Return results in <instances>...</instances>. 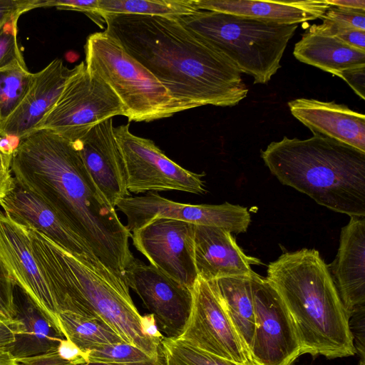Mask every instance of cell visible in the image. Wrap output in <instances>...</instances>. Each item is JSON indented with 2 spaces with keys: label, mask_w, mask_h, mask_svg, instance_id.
<instances>
[{
  "label": "cell",
  "mask_w": 365,
  "mask_h": 365,
  "mask_svg": "<svg viewBox=\"0 0 365 365\" xmlns=\"http://www.w3.org/2000/svg\"><path fill=\"white\" fill-rule=\"evenodd\" d=\"M195 225L153 218L133 231V245L150 264L192 289L197 278L194 261Z\"/></svg>",
  "instance_id": "13"
},
{
  "label": "cell",
  "mask_w": 365,
  "mask_h": 365,
  "mask_svg": "<svg viewBox=\"0 0 365 365\" xmlns=\"http://www.w3.org/2000/svg\"><path fill=\"white\" fill-rule=\"evenodd\" d=\"M60 58H55L44 68L34 73L25 96L9 117L0 124V137L23 139L34 133L58 101L69 78L78 70Z\"/></svg>",
  "instance_id": "16"
},
{
  "label": "cell",
  "mask_w": 365,
  "mask_h": 365,
  "mask_svg": "<svg viewBox=\"0 0 365 365\" xmlns=\"http://www.w3.org/2000/svg\"><path fill=\"white\" fill-rule=\"evenodd\" d=\"M162 349L180 365H255L252 362L239 364L194 347L179 339H163Z\"/></svg>",
  "instance_id": "29"
},
{
  "label": "cell",
  "mask_w": 365,
  "mask_h": 365,
  "mask_svg": "<svg viewBox=\"0 0 365 365\" xmlns=\"http://www.w3.org/2000/svg\"><path fill=\"white\" fill-rule=\"evenodd\" d=\"M39 0H0V31L24 13L39 8Z\"/></svg>",
  "instance_id": "36"
},
{
  "label": "cell",
  "mask_w": 365,
  "mask_h": 365,
  "mask_svg": "<svg viewBox=\"0 0 365 365\" xmlns=\"http://www.w3.org/2000/svg\"><path fill=\"white\" fill-rule=\"evenodd\" d=\"M341 27L365 31V11L330 6L320 18Z\"/></svg>",
  "instance_id": "34"
},
{
  "label": "cell",
  "mask_w": 365,
  "mask_h": 365,
  "mask_svg": "<svg viewBox=\"0 0 365 365\" xmlns=\"http://www.w3.org/2000/svg\"><path fill=\"white\" fill-rule=\"evenodd\" d=\"M84 51L87 71L114 91L129 120L148 122L181 112L166 88L106 32L88 36Z\"/></svg>",
  "instance_id": "7"
},
{
  "label": "cell",
  "mask_w": 365,
  "mask_h": 365,
  "mask_svg": "<svg viewBox=\"0 0 365 365\" xmlns=\"http://www.w3.org/2000/svg\"><path fill=\"white\" fill-rule=\"evenodd\" d=\"M11 162L0 150V178L8 184L12 185L14 178L11 175Z\"/></svg>",
  "instance_id": "43"
},
{
  "label": "cell",
  "mask_w": 365,
  "mask_h": 365,
  "mask_svg": "<svg viewBox=\"0 0 365 365\" xmlns=\"http://www.w3.org/2000/svg\"><path fill=\"white\" fill-rule=\"evenodd\" d=\"M15 282L0 255V317L12 319L16 316L14 301Z\"/></svg>",
  "instance_id": "35"
},
{
  "label": "cell",
  "mask_w": 365,
  "mask_h": 365,
  "mask_svg": "<svg viewBox=\"0 0 365 365\" xmlns=\"http://www.w3.org/2000/svg\"><path fill=\"white\" fill-rule=\"evenodd\" d=\"M87 356L88 363L138 364L163 359L155 360L140 349L126 342L99 345L87 351Z\"/></svg>",
  "instance_id": "30"
},
{
  "label": "cell",
  "mask_w": 365,
  "mask_h": 365,
  "mask_svg": "<svg viewBox=\"0 0 365 365\" xmlns=\"http://www.w3.org/2000/svg\"><path fill=\"white\" fill-rule=\"evenodd\" d=\"M178 19L222 52L254 83L264 84L280 61L298 24H277L225 13L199 10Z\"/></svg>",
  "instance_id": "6"
},
{
  "label": "cell",
  "mask_w": 365,
  "mask_h": 365,
  "mask_svg": "<svg viewBox=\"0 0 365 365\" xmlns=\"http://www.w3.org/2000/svg\"><path fill=\"white\" fill-rule=\"evenodd\" d=\"M81 365H165V358L155 361H149L138 364H113V363H99V362H89Z\"/></svg>",
  "instance_id": "45"
},
{
  "label": "cell",
  "mask_w": 365,
  "mask_h": 365,
  "mask_svg": "<svg viewBox=\"0 0 365 365\" xmlns=\"http://www.w3.org/2000/svg\"><path fill=\"white\" fill-rule=\"evenodd\" d=\"M99 14H123L180 17L199 11L194 0H98Z\"/></svg>",
  "instance_id": "27"
},
{
  "label": "cell",
  "mask_w": 365,
  "mask_h": 365,
  "mask_svg": "<svg viewBox=\"0 0 365 365\" xmlns=\"http://www.w3.org/2000/svg\"><path fill=\"white\" fill-rule=\"evenodd\" d=\"M261 158L283 185L317 204L365 217V153L322 135L269 143Z\"/></svg>",
  "instance_id": "5"
},
{
  "label": "cell",
  "mask_w": 365,
  "mask_h": 365,
  "mask_svg": "<svg viewBox=\"0 0 365 365\" xmlns=\"http://www.w3.org/2000/svg\"><path fill=\"white\" fill-rule=\"evenodd\" d=\"M58 321L64 337L85 352L101 344L125 342L110 325L97 318L60 312Z\"/></svg>",
  "instance_id": "26"
},
{
  "label": "cell",
  "mask_w": 365,
  "mask_h": 365,
  "mask_svg": "<svg viewBox=\"0 0 365 365\" xmlns=\"http://www.w3.org/2000/svg\"><path fill=\"white\" fill-rule=\"evenodd\" d=\"M294 56L299 61L333 75L346 69L365 66V51L338 38L307 31L295 44Z\"/></svg>",
  "instance_id": "24"
},
{
  "label": "cell",
  "mask_w": 365,
  "mask_h": 365,
  "mask_svg": "<svg viewBox=\"0 0 365 365\" xmlns=\"http://www.w3.org/2000/svg\"><path fill=\"white\" fill-rule=\"evenodd\" d=\"M115 207L126 217L125 226L130 232L153 218H168L193 225L217 227L236 234L245 232L251 221L247 209L238 205L181 203L154 192L122 198Z\"/></svg>",
  "instance_id": "12"
},
{
  "label": "cell",
  "mask_w": 365,
  "mask_h": 365,
  "mask_svg": "<svg viewBox=\"0 0 365 365\" xmlns=\"http://www.w3.org/2000/svg\"><path fill=\"white\" fill-rule=\"evenodd\" d=\"M17 21H10L0 31V70L25 63L17 40Z\"/></svg>",
  "instance_id": "31"
},
{
  "label": "cell",
  "mask_w": 365,
  "mask_h": 365,
  "mask_svg": "<svg viewBox=\"0 0 365 365\" xmlns=\"http://www.w3.org/2000/svg\"><path fill=\"white\" fill-rule=\"evenodd\" d=\"M26 63L0 70V124L19 105L34 78Z\"/></svg>",
  "instance_id": "28"
},
{
  "label": "cell",
  "mask_w": 365,
  "mask_h": 365,
  "mask_svg": "<svg viewBox=\"0 0 365 365\" xmlns=\"http://www.w3.org/2000/svg\"><path fill=\"white\" fill-rule=\"evenodd\" d=\"M0 365H22L6 346L0 347Z\"/></svg>",
  "instance_id": "44"
},
{
  "label": "cell",
  "mask_w": 365,
  "mask_h": 365,
  "mask_svg": "<svg viewBox=\"0 0 365 365\" xmlns=\"http://www.w3.org/2000/svg\"><path fill=\"white\" fill-rule=\"evenodd\" d=\"M364 310L365 308L360 309L349 317L352 318L349 321L354 322V326L349 327L356 354H359L360 359L359 365H364Z\"/></svg>",
  "instance_id": "37"
},
{
  "label": "cell",
  "mask_w": 365,
  "mask_h": 365,
  "mask_svg": "<svg viewBox=\"0 0 365 365\" xmlns=\"http://www.w3.org/2000/svg\"><path fill=\"white\" fill-rule=\"evenodd\" d=\"M267 274L292 319L302 354L331 359L356 354L349 317L317 250L284 252Z\"/></svg>",
  "instance_id": "4"
},
{
  "label": "cell",
  "mask_w": 365,
  "mask_h": 365,
  "mask_svg": "<svg viewBox=\"0 0 365 365\" xmlns=\"http://www.w3.org/2000/svg\"><path fill=\"white\" fill-rule=\"evenodd\" d=\"M11 171L125 282L124 272L135 258L131 232L94 182L74 143L47 130H36L19 140Z\"/></svg>",
  "instance_id": "1"
},
{
  "label": "cell",
  "mask_w": 365,
  "mask_h": 365,
  "mask_svg": "<svg viewBox=\"0 0 365 365\" xmlns=\"http://www.w3.org/2000/svg\"><path fill=\"white\" fill-rule=\"evenodd\" d=\"M353 89L362 99L365 96V66L346 69L335 73Z\"/></svg>",
  "instance_id": "39"
},
{
  "label": "cell",
  "mask_w": 365,
  "mask_h": 365,
  "mask_svg": "<svg viewBox=\"0 0 365 365\" xmlns=\"http://www.w3.org/2000/svg\"><path fill=\"white\" fill-rule=\"evenodd\" d=\"M199 10L244 16L277 24H298L320 19L329 8L325 0H194Z\"/></svg>",
  "instance_id": "22"
},
{
  "label": "cell",
  "mask_w": 365,
  "mask_h": 365,
  "mask_svg": "<svg viewBox=\"0 0 365 365\" xmlns=\"http://www.w3.org/2000/svg\"><path fill=\"white\" fill-rule=\"evenodd\" d=\"M20 322L16 319L0 317V347L7 346L15 340L19 332Z\"/></svg>",
  "instance_id": "40"
},
{
  "label": "cell",
  "mask_w": 365,
  "mask_h": 365,
  "mask_svg": "<svg viewBox=\"0 0 365 365\" xmlns=\"http://www.w3.org/2000/svg\"><path fill=\"white\" fill-rule=\"evenodd\" d=\"M104 31L166 88L181 111L234 106L247 95L239 69L178 17L101 14Z\"/></svg>",
  "instance_id": "2"
},
{
  "label": "cell",
  "mask_w": 365,
  "mask_h": 365,
  "mask_svg": "<svg viewBox=\"0 0 365 365\" xmlns=\"http://www.w3.org/2000/svg\"><path fill=\"white\" fill-rule=\"evenodd\" d=\"M194 261L197 275L210 281L227 277H249L251 266L262 264L247 255L227 230L205 225L194 227Z\"/></svg>",
  "instance_id": "19"
},
{
  "label": "cell",
  "mask_w": 365,
  "mask_h": 365,
  "mask_svg": "<svg viewBox=\"0 0 365 365\" xmlns=\"http://www.w3.org/2000/svg\"><path fill=\"white\" fill-rule=\"evenodd\" d=\"M250 279L255 317L251 359L255 365H292L302 353L289 312L266 278L255 272Z\"/></svg>",
  "instance_id": "10"
},
{
  "label": "cell",
  "mask_w": 365,
  "mask_h": 365,
  "mask_svg": "<svg viewBox=\"0 0 365 365\" xmlns=\"http://www.w3.org/2000/svg\"><path fill=\"white\" fill-rule=\"evenodd\" d=\"M328 268L349 317L365 308L364 217H350L341 229L336 257Z\"/></svg>",
  "instance_id": "20"
},
{
  "label": "cell",
  "mask_w": 365,
  "mask_h": 365,
  "mask_svg": "<svg viewBox=\"0 0 365 365\" xmlns=\"http://www.w3.org/2000/svg\"><path fill=\"white\" fill-rule=\"evenodd\" d=\"M141 325L144 334L158 346H162L165 336L160 333L154 315L148 314L142 316Z\"/></svg>",
  "instance_id": "41"
},
{
  "label": "cell",
  "mask_w": 365,
  "mask_h": 365,
  "mask_svg": "<svg viewBox=\"0 0 365 365\" xmlns=\"http://www.w3.org/2000/svg\"><path fill=\"white\" fill-rule=\"evenodd\" d=\"M39 7H56L61 10L82 12L101 29L104 28L105 21L99 14L98 0H39Z\"/></svg>",
  "instance_id": "33"
},
{
  "label": "cell",
  "mask_w": 365,
  "mask_h": 365,
  "mask_svg": "<svg viewBox=\"0 0 365 365\" xmlns=\"http://www.w3.org/2000/svg\"><path fill=\"white\" fill-rule=\"evenodd\" d=\"M56 350L67 365H81L88 362L87 352L66 338L60 341Z\"/></svg>",
  "instance_id": "38"
},
{
  "label": "cell",
  "mask_w": 365,
  "mask_h": 365,
  "mask_svg": "<svg viewBox=\"0 0 365 365\" xmlns=\"http://www.w3.org/2000/svg\"><path fill=\"white\" fill-rule=\"evenodd\" d=\"M326 2L333 6L354 10L365 11L364 0H325Z\"/></svg>",
  "instance_id": "42"
},
{
  "label": "cell",
  "mask_w": 365,
  "mask_h": 365,
  "mask_svg": "<svg viewBox=\"0 0 365 365\" xmlns=\"http://www.w3.org/2000/svg\"><path fill=\"white\" fill-rule=\"evenodd\" d=\"M165 365H180L168 356L164 354Z\"/></svg>",
  "instance_id": "47"
},
{
  "label": "cell",
  "mask_w": 365,
  "mask_h": 365,
  "mask_svg": "<svg viewBox=\"0 0 365 365\" xmlns=\"http://www.w3.org/2000/svg\"><path fill=\"white\" fill-rule=\"evenodd\" d=\"M123 276L128 287L136 292L150 314L154 315L165 338L178 339L190 314L192 289L135 258Z\"/></svg>",
  "instance_id": "14"
},
{
  "label": "cell",
  "mask_w": 365,
  "mask_h": 365,
  "mask_svg": "<svg viewBox=\"0 0 365 365\" xmlns=\"http://www.w3.org/2000/svg\"><path fill=\"white\" fill-rule=\"evenodd\" d=\"M113 118L92 128L74 142L94 182L115 207L118 201L130 196L125 165L114 135Z\"/></svg>",
  "instance_id": "17"
},
{
  "label": "cell",
  "mask_w": 365,
  "mask_h": 365,
  "mask_svg": "<svg viewBox=\"0 0 365 365\" xmlns=\"http://www.w3.org/2000/svg\"><path fill=\"white\" fill-rule=\"evenodd\" d=\"M250 277H227L215 280L230 319L251 358L255 317Z\"/></svg>",
  "instance_id": "25"
},
{
  "label": "cell",
  "mask_w": 365,
  "mask_h": 365,
  "mask_svg": "<svg viewBox=\"0 0 365 365\" xmlns=\"http://www.w3.org/2000/svg\"><path fill=\"white\" fill-rule=\"evenodd\" d=\"M314 31L335 37L354 48L365 51V31L344 28L329 21H322V24L314 26Z\"/></svg>",
  "instance_id": "32"
},
{
  "label": "cell",
  "mask_w": 365,
  "mask_h": 365,
  "mask_svg": "<svg viewBox=\"0 0 365 365\" xmlns=\"http://www.w3.org/2000/svg\"><path fill=\"white\" fill-rule=\"evenodd\" d=\"M14 185V184H13ZM12 185L6 182L0 178V200L6 195V193L12 187Z\"/></svg>",
  "instance_id": "46"
},
{
  "label": "cell",
  "mask_w": 365,
  "mask_h": 365,
  "mask_svg": "<svg viewBox=\"0 0 365 365\" xmlns=\"http://www.w3.org/2000/svg\"><path fill=\"white\" fill-rule=\"evenodd\" d=\"M192 294L189 319L176 339L236 363L252 362L226 311L216 280L197 276Z\"/></svg>",
  "instance_id": "11"
},
{
  "label": "cell",
  "mask_w": 365,
  "mask_h": 365,
  "mask_svg": "<svg viewBox=\"0 0 365 365\" xmlns=\"http://www.w3.org/2000/svg\"><path fill=\"white\" fill-rule=\"evenodd\" d=\"M0 255L16 285L29 295L59 329L58 312L34 256L28 230L3 211H0Z\"/></svg>",
  "instance_id": "15"
},
{
  "label": "cell",
  "mask_w": 365,
  "mask_h": 365,
  "mask_svg": "<svg viewBox=\"0 0 365 365\" xmlns=\"http://www.w3.org/2000/svg\"><path fill=\"white\" fill-rule=\"evenodd\" d=\"M0 205L16 222L42 233L76 257L95 265L103 266L89 247L63 223L48 205L15 179L12 187L0 200Z\"/></svg>",
  "instance_id": "18"
},
{
  "label": "cell",
  "mask_w": 365,
  "mask_h": 365,
  "mask_svg": "<svg viewBox=\"0 0 365 365\" xmlns=\"http://www.w3.org/2000/svg\"><path fill=\"white\" fill-rule=\"evenodd\" d=\"M34 256L58 312L101 319L123 339L155 360L164 358L162 346L147 337L126 283L104 266L76 257L37 230L26 227Z\"/></svg>",
  "instance_id": "3"
},
{
  "label": "cell",
  "mask_w": 365,
  "mask_h": 365,
  "mask_svg": "<svg viewBox=\"0 0 365 365\" xmlns=\"http://www.w3.org/2000/svg\"><path fill=\"white\" fill-rule=\"evenodd\" d=\"M1 138V137H0Z\"/></svg>",
  "instance_id": "48"
},
{
  "label": "cell",
  "mask_w": 365,
  "mask_h": 365,
  "mask_svg": "<svg viewBox=\"0 0 365 365\" xmlns=\"http://www.w3.org/2000/svg\"><path fill=\"white\" fill-rule=\"evenodd\" d=\"M121 153L127 189L135 194L177 190L194 194L206 192L204 174L187 170L170 160L148 138L130 131L129 124L113 128Z\"/></svg>",
  "instance_id": "9"
},
{
  "label": "cell",
  "mask_w": 365,
  "mask_h": 365,
  "mask_svg": "<svg viewBox=\"0 0 365 365\" xmlns=\"http://www.w3.org/2000/svg\"><path fill=\"white\" fill-rule=\"evenodd\" d=\"M15 319L20 330L6 347L17 359L46 354L55 349L65 338L29 295L17 285L14 287Z\"/></svg>",
  "instance_id": "23"
},
{
  "label": "cell",
  "mask_w": 365,
  "mask_h": 365,
  "mask_svg": "<svg viewBox=\"0 0 365 365\" xmlns=\"http://www.w3.org/2000/svg\"><path fill=\"white\" fill-rule=\"evenodd\" d=\"M124 114L117 95L100 78L89 74L82 61L35 131L47 130L74 143L97 124Z\"/></svg>",
  "instance_id": "8"
},
{
  "label": "cell",
  "mask_w": 365,
  "mask_h": 365,
  "mask_svg": "<svg viewBox=\"0 0 365 365\" xmlns=\"http://www.w3.org/2000/svg\"><path fill=\"white\" fill-rule=\"evenodd\" d=\"M290 112L313 134L322 135L365 153V116L334 101L297 98L288 103Z\"/></svg>",
  "instance_id": "21"
}]
</instances>
